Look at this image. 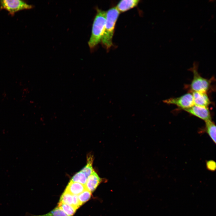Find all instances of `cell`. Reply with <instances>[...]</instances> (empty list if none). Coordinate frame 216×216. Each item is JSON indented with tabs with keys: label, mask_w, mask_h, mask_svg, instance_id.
Segmentation results:
<instances>
[{
	"label": "cell",
	"mask_w": 216,
	"mask_h": 216,
	"mask_svg": "<svg viewBox=\"0 0 216 216\" xmlns=\"http://www.w3.org/2000/svg\"><path fill=\"white\" fill-rule=\"evenodd\" d=\"M120 13L116 7L111 8L106 11L104 30L101 42L107 50L113 45L112 40L115 25Z\"/></svg>",
	"instance_id": "1"
},
{
	"label": "cell",
	"mask_w": 216,
	"mask_h": 216,
	"mask_svg": "<svg viewBox=\"0 0 216 216\" xmlns=\"http://www.w3.org/2000/svg\"><path fill=\"white\" fill-rule=\"evenodd\" d=\"M92 26V33L88 42L91 49L94 48L101 40L104 32L106 11L97 8Z\"/></svg>",
	"instance_id": "2"
},
{
	"label": "cell",
	"mask_w": 216,
	"mask_h": 216,
	"mask_svg": "<svg viewBox=\"0 0 216 216\" xmlns=\"http://www.w3.org/2000/svg\"><path fill=\"white\" fill-rule=\"evenodd\" d=\"M198 64L194 62L190 70L193 72V78L190 85L192 92H206L210 87L211 81L202 77L198 71Z\"/></svg>",
	"instance_id": "3"
},
{
	"label": "cell",
	"mask_w": 216,
	"mask_h": 216,
	"mask_svg": "<svg viewBox=\"0 0 216 216\" xmlns=\"http://www.w3.org/2000/svg\"><path fill=\"white\" fill-rule=\"evenodd\" d=\"M33 7V5L22 0H0V9L6 10L11 16L14 15L15 13L19 11L30 9Z\"/></svg>",
	"instance_id": "4"
},
{
	"label": "cell",
	"mask_w": 216,
	"mask_h": 216,
	"mask_svg": "<svg viewBox=\"0 0 216 216\" xmlns=\"http://www.w3.org/2000/svg\"><path fill=\"white\" fill-rule=\"evenodd\" d=\"M163 102L168 104L175 105L183 110L194 105L193 95L190 93H186L178 97L166 99Z\"/></svg>",
	"instance_id": "5"
},
{
	"label": "cell",
	"mask_w": 216,
	"mask_h": 216,
	"mask_svg": "<svg viewBox=\"0 0 216 216\" xmlns=\"http://www.w3.org/2000/svg\"><path fill=\"white\" fill-rule=\"evenodd\" d=\"M184 110L205 121L211 120V115L208 107L194 105Z\"/></svg>",
	"instance_id": "6"
},
{
	"label": "cell",
	"mask_w": 216,
	"mask_h": 216,
	"mask_svg": "<svg viewBox=\"0 0 216 216\" xmlns=\"http://www.w3.org/2000/svg\"><path fill=\"white\" fill-rule=\"evenodd\" d=\"M194 105L208 107L211 102L206 93L192 92Z\"/></svg>",
	"instance_id": "7"
},
{
	"label": "cell",
	"mask_w": 216,
	"mask_h": 216,
	"mask_svg": "<svg viewBox=\"0 0 216 216\" xmlns=\"http://www.w3.org/2000/svg\"><path fill=\"white\" fill-rule=\"evenodd\" d=\"M101 178L94 170L87 178L85 186L86 189L93 192L101 183Z\"/></svg>",
	"instance_id": "8"
},
{
	"label": "cell",
	"mask_w": 216,
	"mask_h": 216,
	"mask_svg": "<svg viewBox=\"0 0 216 216\" xmlns=\"http://www.w3.org/2000/svg\"><path fill=\"white\" fill-rule=\"evenodd\" d=\"M140 2L139 0H121L116 7L120 13L124 12L136 7Z\"/></svg>",
	"instance_id": "9"
},
{
	"label": "cell",
	"mask_w": 216,
	"mask_h": 216,
	"mask_svg": "<svg viewBox=\"0 0 216 216\" xmlns=\"http://www.w3.org/2000/svg\"><path fill=\"white\" fill-rule=\"evenodd\" d=\"M86 189L85 185L70 181L64 191L72 195H78Z\"/></svg>",
	"instance_id": "10"
},
{
	"label": "cell",
	"mask_w": 216,
	"mask_h": 216,
	"mask_svg": "<svg viewBox=\"0 0 216 216\" xmlns=\"http://www.w3.org/2000/svg\"><path fill=\"white\" fill-rule=\"evenodd\" d=\"M205 131L213 141L216 144V127L214 123L211 120L205 121Z\"/></svg>",
	"instance_id": "11"
},
{
	"label": "cell",
	"mask_w": 216,
	"mask_h": 216,
	"mask_svg": "<svg viewBox=\"0 0 216 216\" xmlns=\"http://www.w3.org/2000/svg\"><path fill=\"white\" fill-rule=\"evenodd\" d=\"M93 159V156L91 155H88L87 156L86 165L81 170L85 174L87 178L94 170L92 167Z\"/></svg>",
	"instance_id": "12"
},
{
	"label": "cell",
	"mask_w": 216,
	"mask_h": 216,
	"mask_svg": "<svg viewBox=\"0 0 216 216\" xmlns=\"http://www.w3.org/2000/svg\"><path fill=\"white\" fill-rule=\"evenodd\" d=\"M65 214L69 216H72L76 212L77 209L74 206L62 202H59L58 206Z\"/></svg>",
	"instance_id": "13"
},
{
	"label": "cell",
	"mask_w": 216,
	"mask_h": 216,
	"mask_svg": "<svg viewBox=\"0 0 216 216\" xmlns=\"http://www.w3.org/2000/svg\"><path fill=\"white\" fill-rule=\"evenodd\" d=\"M87 178L85 174L80 170L73 176L70 181L85 185Z\"/></svg>",
	"instance_id": "14"
},
{
	"label": "cell",
	"mask_w": 216,
	"mask_h": 216,
	"mask_svg": "<svg viewBox=\"0 0 216 216\" xmlns=\"http://www.w3.org/2000/svg\"><path fill=\"white\" fill-rule=\"evenodd\" d=\"M73 195L65 191L61 195L59 202L73 206Z\"/></svg>",
	"instance_id": "15"
},
{
	"label": "cell",
	"mask_w": 216,
	"mask_h": 216,
	"mask_svg": "<svg viewBox=\"0 0 216 216\" xmlns=\"http://www.w3.org/2000/svg\"><path fill=\"white\" fill-rule=\"evenodd\" d=\"M91 195L92 193L86 189L78 195V197L81 204L82 205L89 200Z\"/></svg>",
	"instance_id": "16"
},
{
	"label": "cell",
	"mask_w": 216,
	"mask_h": 216,
	"mask_svg": "<svg viewBox=\"0 0 216 216\" xmlns=\"http://www.w3.org/2000/svg\"><path fill=\"white\" fill-rule=\"evenodd\" d=\"M37 216H69L58 207L46 214Z\"/></svg>",
	"instance_id": "17"
},
{
	"label": "cell",
	"mask_w": 216,
	"mask_h": 216,
	"mask_svg": "<svg viewBox=\"0 0 216 216\" xmlns=\"http://www.w3.org/2000/svg\"><path fill=\"white\" fill-rule=\"evenodd\" d=\"M216 165L215 162L213 160H209L206 162L207 168L211 171H214L216 170Z\"/></svg>",
	"instance_id": "18"
}]
</instances>
